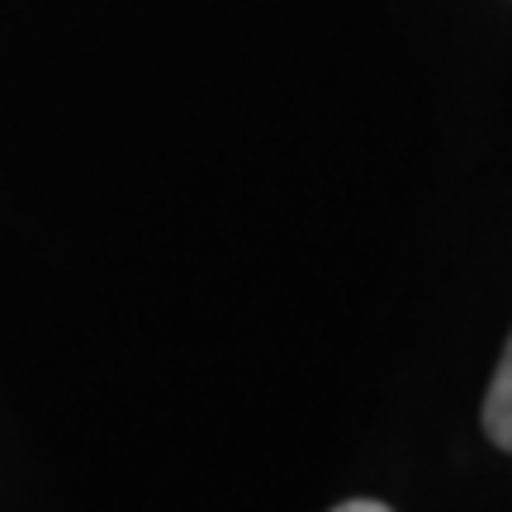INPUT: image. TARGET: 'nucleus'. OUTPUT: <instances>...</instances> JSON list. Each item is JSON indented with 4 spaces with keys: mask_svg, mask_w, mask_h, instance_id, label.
Listing matches in <instances>:
<instances>
[{
    "mask_svg": "<svg viewBox=\"0 0 512 512\" xmlns=\"http://www.w3.org/2000/svg\"><path fill=\"white\" fill-rule=\"evenodd\" d=\"M484 432L494 441L498 451H508L512 456V337L508 347H503V361L494 370V384H489V394H484Z\"/></svg>",
    "mask_w": 512,
    "mask_h": 512,
    "instance_id": "f257e3e1",
    "label": "nucleus"
},
{
    "mask_svg": "<svg viewBox=\"0 0 512 512\" xmlns=\"http://www.w3.org/2000/svg\"><path fill=\"white\" fill-rule=\"evenodd\" d=\"M332 512H394L389 503H375V498H351V503H337Z\"/></svg>",
    "mask_w": 512,
    "mask_h": 512,
    "instance_id": "f03ea898",
    "label": "nucleus"
}]
</instances>
